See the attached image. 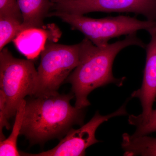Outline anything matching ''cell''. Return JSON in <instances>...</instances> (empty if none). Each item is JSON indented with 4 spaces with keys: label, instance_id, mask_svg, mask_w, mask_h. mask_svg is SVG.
Masks as SVG:
<instances>
[{
    "label": "cell",
    "instance_id": "7c38bea8",
    "mask_svg": "<svg viewBox=\"0 0 156 156\" xmlns=\"http://www.w3.org/2000/svg\"><path fill=\"white\" fill-rule=\"evenodd\" d=\"M23 22L8 17H0V51L24 31Z\"/></svg>",
    "mask_w": 156,
    "mask_h": 156
},
{
    "label": "cell",
    "instance_id": "5b68a950",
    "mask_svg": "<svg viewBox=\"0 0 156 156\" xmlns=\"http://www.w3.org/2000/svg\"><path fill=\"white\" fill-rule=\"evenodd\" d=\"M83 41L66 45L49 41L41 52L37 69V83L34 96L58 92L74 69L78 66L83 52Z\"/></svg>",
    "mask_w": 156,
    "mask_h": 156
},
{
    "label": "cell",
    "instance_id": "8992f818",
    "mask_svg": "<svg viewBox=\"0 0 156 156\" xmlns=\"http://www.w3.org/2000/svg\"><path fill=\"white\" fill-rule=\"evenodd\" d=\"M51 10L84 15L94 12L133 13L156 20V0H51Z\"/></svg>",
    "mask_w": 156,
    "mask_h": 156
},
{
    "label": "cell",
    "instance_id": "8fae6325",
    "mask_svg": "<svg viewBox=\"0 0 156 156\" xmlns=\"http://www.w3.org/2000/svg\"><path fill=\"white\" fill-rule=\"evenodd\" d=\"M26 100L23 99L17 107L15 115L13 129L10 136L3 141H0V156H19L20 155L17 148V140L21 133L25 114Z\"/></svg>",
    "mask_w": 156,
    "mask_h": 156
},
{
    "label": "cell",
    "instance_id": "4fadbf2b",
    "mask_svg": "<svg viewBox=\"0 0 156 156\" xmlns=\"http://www.w3.org/2000/svg\"><path fill=\"white\" fill-rule=\"evenodd\" d=\"M128 122L136 127V131L132 134L134 136H145L156 132V108L153 109L149 115L145 118L139 115H129Z\"/></svg>",
    "mask_w": 156,
    "mask_h": 156
},
{
    "label": "cell",
    "instance_id": "ba28073f",
    "mask_svg": "<svg viewBox=\"0 0 156 156\" xmlns=\"http://www.w3.org/2000/svg\"><path fill=\"white\" fill-rule=\"evenodd\" d=\"M151 36L150 42L146 45V62L142 86L134 91L131 98H138L142 107L140 116L145 118L153 110L156 98V33L153 30L148 32Z\"/></svg>",
    "mask_w": 156,
    "mask_h": 156
},
{
    "label": "cell",
    "instance_id": "277c9868",
    "mask_svg": "<svg viewBox=\"0 0 156 156\" xmlns=\"http://www.w3.org/2000/svg\"><path fill=\"white\" fill-rule=\"evenodd\" d=\"M56 17L69 24L73 30L83 34L85 38L98 47H104L113 38L128 35L144 30L148 31L153 28L154 21H143L136 17L118 16L95 19L69 14L61 11L50 12L48 17Z\"/></svg>",
    "mask_w": 156,
    "mask_h": 156
},
{
    "label": "cell",
    "instance_id": "9c48e42d",
    "mask_svg": "<svg viewBox=\"0 0 156 156\" xmlns=\"http://www.w3.org/2000/svg\"><path fill=\"white\" fill-rule=\"evenodd\" d=\"M22 14L24 31L43 29L44 20L52 7L51 0H17Z\"/></svg>",
    "mask_w": 156,
    "mask_h": 156
},
{
    "label": "cell",
    "instance_id": "9a60e30c",
    "mask_svg": "<svg viewBox=\"0 0 156 156\" xmlns=\"http://www.w3.org/2000/svg\"><path fill=\"white\" fill-rule=\"evenodd\" d=\"M150 30L154 31L156 33V20L154 21V25L153 28L151 29L150 30H149L148 31H149Z\"/></svg>",
    "mask_w": 156,
    "mask_h": 156
},
{
    "label": "cell",
    "instance_id": "3957f363",
    "mask_svg": "<svg viewBox=\"0 0 156 156\" xmlns=\"http://www.w3.org/2000/svg\"><path fill=\"white\" fill-rule=\"evenodd\" d=\"M37 78L32 60L16 58L7 48L0 51V93L5 100L8 120L15 116L18 105L26 96L34 95Z\"/></svg>",
    "mask_w": 156,
    "mask_h": 156
},
{
    "label": "cell",
    "instance_id": "30bf717a",
    "mask_svg": "<svg viewBox=\"0 0 156 156\" xmlns=\"http://www.w3.org/2000/svg\"><path fill=\"white\" fill-rule=\"evenodd\" d=\"M122 147L126 156H156V137L122 135Z\"/></svg>",
    "mask_w": 156,
    "mask_h": 156
},
{
    "label": "cell",
    "instance_id": "52a82bcc",
    "mask_svg": "<svg viewBox=\"0 0 156 156\" xmlns=\"http://www.w3.org/2000/svg\"><path fill=\"white\" fill-rule=\"evenodd\" d=\"M127 102L114 112L101 115L97 111L87 124L78 129L72 128L62 138L60 142L52 149L38 154H28L20 152V155L29 156H83L86 150L99 142L95 137V132L101 124L114 117L127 115Z\"/></svg>",
    "mask_w": 156,
    "mask_h": 156
},
{
    "label": "cell",
    "instance_id": "6da1fadb",
    "mask_svg": "<svg viewBox=\"0 0 156 156\" xmlns=\"http://www.w3.org/2000/svg\"><path fill=\"white\" fill-rule=\"evenodd\" d=\"M82 41L83 47L80 63L66 81L71 85L72 92L76 98L75 106L81 109L90 105L88 96L94 89L109 84L123 86L126 78L118 79L112 73L115 58L121 50L131 46L146 47L136 33L104 47L95 46L86 38Z\"/></svg>",
    "mask_w": 156,
    "mask_h": 156
},
{
    "label": "cell",
    "instance_id": "7a4b0ae2",
    "mask_svg": "<svg viewBox=\"0 0 156 156\" xmlns=\"http://www.w3.org/2000/svg\"><path fill=\"white\" fill-rule=\"evenodd\" d=\"M74 97L72 92L66 95L58 92L31 96L26 101L20 134L31 144H41L62 138L75 125H83L85 108L71 105Z\"/></svg>",
    "mask_w": 156,
    "mask_h": 156
},
{
    "label": "cell",
    "instance_id": "5bb4252c",
    "mask_svg": "<svg viewBox=\"0 0 156 156\" xmlns=\"http://www.w3.org/2000/svg\"><path fill=\"white\" fill-rule=\"evenodd\" d=\"M0 17H8L23 22L17 0H0Z\"/></svg>",
    "mask_w": 156,
    "mask_h": 156
}]
</instances>
